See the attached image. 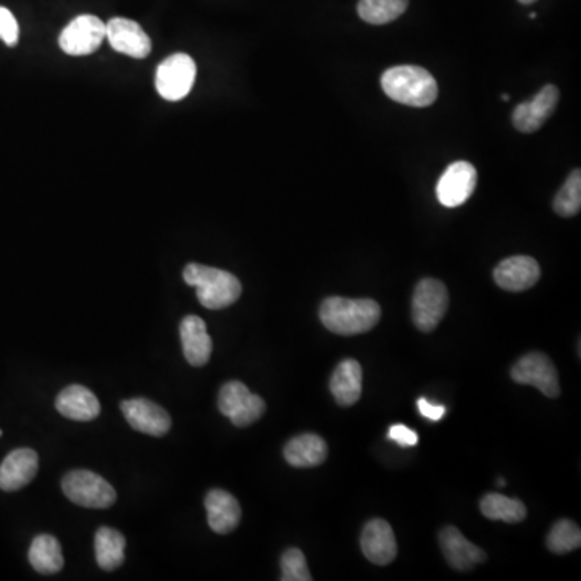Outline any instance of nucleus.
Segmentation results:
<instances>
[{"instance_id":"15","label":"nucleus","mask_w":581,"mask_h":581,"mask_svg":"<svg viewBox=\"0 0 581 581\" xmlns=\"http://www.w3.org/2000/svg\"><path fill=\"white\" fill-rule=\"evenodd\" d=\"M360 548L368 561L375 565L391 564L398 556L396 536L386 520L373 519L365 525L360 536Z\"/></svg>"},{"instance_id":"20","label":"nucleus","mask_w":581,"mask_h":581,"mask_svg":"<svg viewBox=\"0 0 581 581\" xmlns=\"http://www.w3.org/2000/svg\"><path fill=\"white\" fill-rule=\"evenodd\" d=\"M55 409L63 417L75 422H91L101 414V404L96 394L81 385H70L62 389L55 399Z\"/></svg>"},{"instance_id":"5","label":"nucleus","mask_w":581,"mask_h":581,"mask_svg":"<svg viewBox=\"0 0 581 581\" xmlns=\"http://www.w3.org/2000/svg\"><path fill=\"white\" fill-rule=\"evenodd\" d=\"M448 288L435 278H423L415 286L412 297V318L415 327L423 333L436 330L448 312Z\"/></svg>"},{"instance_id":"4","label":"nucleus","mask_w":581,"mask_h":581,"mask_svg":"<svg viewBox=\"0 0 581 581\" xmlns=\"http://www.w3.org/2000/svg\"><path fill=\"white\" fill-rule=\"evenodd\" d=\"M63 494L86 509H109L117 501V491L101 475L89 470H73L62 480Z\"/></svg>"},{"instance_id":"36","label":"nucleus","mask_w":581,"mask_h":581,"mask_svg":"<svg viewBox=\"0 0 581 581\" xmlns=\"http://www.w3.org/2000/svg\"><path fill=\"white\" fill-rule=\"evenodd\" d=\"M0 436H2V430H0Z\"/></svg>"},{"instance_id":"28","label":"nucleus","mask_w":581,"mask_h":581,"mask_svg":"<svg viewBox=\"0 0 581 581\" xmlns=\"http://www.w3.org/2000/svg\"><path fill=\"white\" fill-rule=\"evenodd\" d=\"M581 209V173L573 170L554 199V210L561 217H575Z\"/></svg>"},{"instance_id":"24","label":"nucleus","mask_w":581,"mask_h":581,"mask_svg":"<svg viewBox=\"0 0 581 581\" xmlns=\"http://www.w3.org/2000/svg\"><path fill=\"white\" fill-rule=\"evenodd\" d=\"M28 559L33 569L42 575H54L63 569L62 546L52 535H39L31 543Z\"/></svg>"},{"instance_id":"7","label":"nucleus","mask_w":581,"mask_h":581,"mask_svg":"<svg viewBox=\"0 0 581 581\" xmlns=\"http://www.w3.org/2000/svg\"><path fill=\"white\" fill-rule=\"evenodd\" d=\"M196 75V63L188 54H173L157 67L155 88L165 101L178 102L191 92Z\"/></svg>"},{"instance_id":"26","label":"nucleus","mask_w":581,"mask_h":581,"mask_svg":"<svg viewBox=\"0 0 581 581\" xmlns=\"http://www.w3.org/2000/svg\"><path fill=\"white\" fill-rule=\"evenodd\" d=\"M409 0H360L357 12L370 25H386L406 12Z\"/></svg>"},{"instance_id":"8","label":"nucleus","mask_w":581,"mask_h":581,"mask_svg":"<svg viewBox=\"0 0 581 581\" xmlns=\"http://www.w3.org/2000/svg\"><path fill=\"white\" fill-rule=\"evenodd\" d=\"M510 377L519 385L540 389L546 398H557L561 394L556 365L541 352H530L523 356L510 370Z\"/></svg>"},{"instance_id":"9","label":"nucleus","mask_w":581,"mask_h":581,"mask_svg":"<svg viewBox=\"0 0 581 581\" xmlns=\"http://www.w3.org/2000/svg\"><path fill=\"white\" fill-rule=\"evenodd\" d=\"M107 36V28L101 18L94 15H80L65 26L60 34L59 44L65 54L80 57L96 52Z\"/></svg>"},{"instance_id":"14","label":"nucleus","mask_w":581,"mask_h":581,"mask_svg":"<svg viewBox=\"0 0 581 581\" xmlns=\"http://www.w3.org/2000/svg\"><path fill=\"white\" fill-rule=\"evenodd\" d=\"M494 281L510 293L527 291L540 281L541 268L533 257L514 255L494 268Z\"/></svg>"},{"instance_id":"19","label":"nucleus","mask_w":581,"mask_h":581,"mask_svg":"<svg viewBox=\"0 0 581 581\" xmlns=\"http://www.w3.org/2000/svg\"><path fill=\"white\" fill-rule=\"evenodd\" d=\"M204 502L210 530L218 535H228L238 528L243 512L233 494L223 490H210Z\"/></svg>"},{"instance_id":"17","label":"nucleus","mask_w":581,"mask_h":581,"mask_svg":"<svg viewBox=\"0 0 581 581\" xmlns=\"http://www.w3.org/2000/svg\"><path fill=\"white\" fill-rule=\"evenodd\" d=\"M444 559L452 569L470 570L486 561L483 549L470 543L456 527H446L439 533Z\"/></svg>"},{"instance_id":"10","label":"nucleus","mask_w":581,"mask_h":581,"mask_svg":"<svg viewBox=\"0 0 581 581\" xmlns=\"http://www.w3.org/2000/svg\"><path fill=\"white\" fill-rule=\"evenodd\" d=\"M477 180V168L472 164L464 160L454 162L439 178L438 186H436L438 201L449 209L465 204L477 188Z\"/></svg>"},{"instance_id":"16","label":"nucleus","mask_w":581,"mask_h":581,"mask_svg":"<svg viewBox=\"0 0 581 581\" xmlns=\"http://www.w3.org/2000/svg\"><path fill=\"white\" fill-rule=\"evenodd\" d=\"M38 470V452L30 448L15 449L0 464V490L12 493L25 488L34 480Z\"/></svg>"},{"instance_id":"34","label":"nucleus","mask_w":581,"mask_h":581,"mask_svg":"<svg viewBox=\"0 0 581 581\" xmlns=\"http://www.w3.org/2000/svg\"><path fill=\"white\" fill-rule=\"evenodd\" d=\"M502 101H509V96H507V94H502Z\"/></svg>"},{"instance_id":"6","label":"nucleus","mask_w":581,"mask_h":581,"mask_svg":"<svg viewBox=\"0 0 581 581\" xmlns=\"http://www.w3.org/2000/svg\"><path fill=\"white\" fill-rule=\"evenodd\" d=\"M264 399L251 393L241 381H228L218 394V410L230 418L235 427H249L265 414Z\"/></svg>"},{"instance_id":"21","label":"nucleus","mask_w":581,"mask_h":581,"mask_svg":"<svg viewBox=\"0 0 581 581\" xmlns=\"http://www.w3.org/2000/svg\"><path fill=\"white\" fill-rule=\"evenodd\" d=\"M328 457V446L322 436L304 433L288 441L285 459L296 469H310L322 465Z\"/></svg>"},{"instance_id":"12","label":"nucleus","mask_w":581,"mask_h":581,"mask_svg":"<svg viewBox=\"0 0 581 581\" xmlns=\"http://www.w3.org/2000/svg\"><path fill=\"white\" fill-rule=\"evenodd\" d=\"M559 89L552 84L544 86L531 101L515 107L512 113V123L520 133H535L544 123L548 122L557 104H559Z\"/></svg>"},{"instance_id":"11","label":"nucleus","mask_w":581,"mask_h":581,"mask_svg":"<svg viewBox=\"0 0 581 581\" xmlns=\"http://www.w3.org/2000/svg\"><path fill=\"white\" fill-rule=\"evenodd\" d=\"M120 409L125 415L126 422L130 423L131 428L139 433L160 438L172 430L170 414L164 407L149 401V399H126L120 404Z\"/></svg>"},{"instance_id":"33","label":"nucleus","mask_w":581,"mask_h":581,"mask_svg":"<svg viewBox=\"0 0 581 581\" xmlns=\"http://www.w3.org/2000/svg\"><path fill=\"white\" fill-rule=\"evenodd\" d=\"M520 4H533V2H536V0H519Z\"/></svg>"},{"instance_id":"1","label":"nucleus","mask_w":581,"mask_h":581,"mask_svg":"<svg viewBox=\"0 0 581 581\" xmlns=\"http://www.w3.org/2000/svg\"><path fill=\"white\" fill-rule=\"evenodd\" d=\"M381 307L373 299L328 297L320 306L323 327L341 336L362 335L380 322Z\"/></svg>"},{"instance_id":"22","label":"nucleus","mask_w":581,"mask_h":581,"mask_svg":"<svg viewBox=\"0 0 581 581\" xmlns=\"http://www.w3.org/2000/svg\"><path fill=\"white\" fill-rule=\"evenodd\" d=\"M330 389L339 406H354L362 396V365L356 359L343 360L333 372Z\"/></svg>"},{"instance_id":"31","label":"nucleus","mask_w":581,"mask_h":581,"mask_svg":"<svg viewBox=\"0 0 581 581\" xmlns=\"http://www.w3.org/2000/svg\"><path fill=\"white\" fill-rule=\"evenodd\" d=\"M389 439H393L401 448H412L417 446L418 435L414 430H410L406 425H393L389 428Z\"/></svg>"},{"instance_id":"27","label":"nucleus","mask_w":581,"mask_h":581,"mask_svg":"<svg viewBox=\"0 0 581 581\" xmlns=\"http://www.w3.org/2000/svg\"><path fill=\"white\" fill-rule=\"evenodd\" d=\"M549 551L554 554H567L575 551L581 546V531L577 523L572 520H559V522L549 531L548 540Z\"/></svg>"},{"instance_id":"30","label":"nucleus","mask_w":581,"mask_h":581,"mask_svg":"<svg viewBox=\"0 0 581 581\" xmlns=\"http://www.w3.org/2000/svg\"><path fill=\"white\" fill-rule=\"evenodd\" d=\"M20 38V26L17 18L5 7H0V39L9 47L17 46Z\"/></svg>"},{"instance_id":"29","label":"nucleus","mask_w":581,"mask_h":581,"mask_svg":"<svg viewBox=\"0 0 581 581\" xmlns=\"http://www.w3.org/2000/svg\"><path fill=\"white\" fill-rule=\"evenodd\" d=\"M306 556L301 549L291 548L281 556V581H310Z\"/></svg>"},{"instance_id":"32","label":"nucleus","mask_w":581,"mask_h":581,"mask_svg":"<svg viewBox=\"0 0 581 581\" xmlns=\"http://www.w3.org/2000/svg\"><path fill=\"white\" fill-rule=\"evenodd\" d=\"M418 412L423 415V417L428 418L431 422H439L441 418L446 415V407L439 406V404H433V402H428L425 398H420L417 401Z\"/></svg>"},{"instance_id":"13","label":"nucleus","mask_w":581,"mask_h":581,"mask_svg":"<svg viewBox=\"0 0 581 581\" xmlns=\"http://www.w3.org/2000/svg\"><path fill=\"white\" fill-rule=\"evenodd\" d=\"M107 36L113 51L128 55L133 59H146L151 54L152 42L146 31L136 21L128 18H112L105 25Z\"/></svg>"},{"instance_id":"18","label":"nucleus","mask_w":581,"mask_h":581,"mask_svg":"<svg viewBox=\"0 0 581 581\" xmlns=\"http://www.w3.org/2000/svg\"><path fill=\"white\" fill-rule=\"evenodd\" d=\"M181 346L183 354L193 367H204L209 364L210 356L214 351V344L210 338L207 325L197 315H188L181 320Z\"/></svg>"},{"instance_id":"3","label":"nucleus","mask_w":581,"mask_h":581,"mask_svg":"<svg viewBox=\"0 0 581 581\" xmlns=\"http://www.w3.org/2000/svg\"><path fill=\"white\" fill-rule=\"evenodd\" d=\"M183 278L196 288V296L205 309L220 310L233 306L241 293V281L233 273L201 264H189L183 270Z\"/></svg>"},{"instance_id":"25","label":"nucleus","mask_w":581,"mask_h":581,"mask_svg":"<svg viewBox=\"0 0 581 581\" xmlns=\"http://www.w3.org/2000/svg\"><path fill=\"white\" fill-rule=\"evenodd\" d=\"M480 509L481 514L490 520L519 523L527 519V507L523 506V502L519 499L507 498L504 494H486L481 499Z\"/></svg>"},{"instance_id":"35","label":"nucleus","mask_w":581,"mask_h":581,"mask_svg":"<svg viewBox=\"0 0 581 581\" xmlns=\"http://www.w3.org/2000/svg\"><path fill=\"white\" fill-rule=\"evenodd\" d=\"M499 486H506V481L501 478V480H499Z\"/></svg>"},{"instance_id":"2","label":"nucleus","mask_w":581,"mask_h":581,"mask_svg":"<svg viewBox=\"0 0 581 581\" xmlns=\"http://www.w3.org/2000/svg\"><path fill=\"white\" fill-rule=\"evenodd\" d=\"M386 96L407 107H430L438 99V84L425 68L399 65L381 76Z\"/></svg>"},{"instance_id":"23","label":"nucleus","mask_w":581,"mask_h":581,"mask_svg":"<svg viewBox=\"0 0 581 581\" xmlns=\"http://www.w3.org/2000/svg\"><path fill=\"white\" fill-rule=\"evenodd\" d=\"M94 548H96L97 565L102 570L113 572L118 567H122L125 562V536L115 528L101 527L96 531V540H94Z\"/></svg>"}]
</instances>
